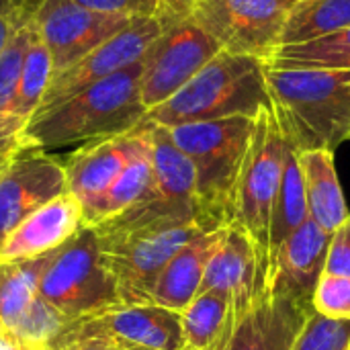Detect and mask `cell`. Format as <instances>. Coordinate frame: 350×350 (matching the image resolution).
I'll return each mask as SVG.
<instances>
[{"label": "cell", "mask_w": 350, "mask_h": 350, "mask_svg": "<svg viewBox=\"0 0 350 350\" xmlns=\"http://www.w3.org/2000/svg\"><path fill=\"white\" fill-rule=\"evenodd\" d=\"M90 228L121 304H152V291L164 267L195 236L203 234L193 217L154 201L135 203Z\"/></svg>", "instance_id": "obj_1"}, {"label": "cell", "mask_w": 350, "mask_h": 350, "mask_svg": "<svg viewBox=\"0 0 350 350\" xmlns=\"http://www.w3.org/2000/svg\"><path fill=\"white\" fill-rule=\"evenodd\" d=\"M139 78L142 64L137 62L49 109L37 111L23 131V150L49 152L135 129L148 115L139 94Z\"/></svg>", "instance_id": "obj_2"}, {"label": "cell", "mask_w": 350, "mask_h": 350, "mask_svg": "<svg viewBox=\"0 0 350 350\" xmlns=\"http://www.w3.org/2000/svg\"><path fill=\"white\" fill-rule=\"evenodd\" d=\"M267 82L287 139L299 150H330L350 139V68H271Z\"/></svg>", "instance_id": "obj_3"}, {"label": "cell", "mask_w": 350, "mask_h": 350, "mask_svg": "<svg viewBox=\"0 0 350 350\" xmlns=\"http://www.w3.org/2000/svg\"><path fill=\"white\" fill-rule=\"evenodd\" d=\"M269 105L267 64L219 51L176 94L148 111L146 119L162 127H176L226 117H254Z\"/></svg>", "instance_id": "obj_4"}, {"label": "cell", "mask_w": 350, "mask_h": 350, "mask_svg": "<svg viewBox=\"0 0 350 350\" xmlns=\"http://www.w3.org/2000/svg\"><path fill=\"white\" fill-rule=\"evenodd\" d=\"M254 117L166 127L172 142L191 158L197 172V221L203 232L234 224V201Z\"/></svg>", "instance_id": "obj_5"}, {"label": "cell", "mask_w": 350, "mask_h": 350, "mask_svg": "<svg viewBox=\"0 0 350 350\" xmlns=\"http://www.w3.org/2000/svg\"><path fill=\"white\" fill-rule=\"evenodd\" d=\"M287 148L289 139L271 103L254 115L234 201V224L248 234L267 260L271 213L281 185Z\"/></svg>", "instance_id": "obj_6"}, {"label": "cell", "mask_w": 350, "mask_h": 350, "mask_svg": "<svg viewBox=\"0 0 350 350\" xmlns=\"http://www.w3.org/2000/svg\"><path fill=\"white\" fill-rule=\"evenodd\" d=\"M39 293L70 320L121 304L115 281L100 260L90 226L84 224L51 254L41 275Z\"/></svg>", "instance_id": "obj_7"}, {"label": "cell", "mask_w": 350, "mask_h": 350, "mask_svg": "<svg viewBox=\"0 0 350 350\" xmlns=\"http://www.w3.org/2000/svg\"><path fill=\"white\" fill-rule=\"evenodd\" d=\"M301 0H191L189 16L221 51L269 64L281 49L291 10Z\"/></svg>", "instance_id": "obj_8"}, {"label": "cell", "mask_w": 350, "mask_h": 350, "mask_svg": "<svg viewBox=\"0 0 350 350\" xmlns=\"http://www.w3.org/2000/svg\"><path fill=\"white\" fill-rule=\"evenodd\" d=\"M160 18L162 31L139 62V94L148 111L176 94L211 57L221 51L189 14Z\"/></svg>", "instance_id": "obj_9"}, {"label": "cell", "mask_w": 350, "mask_h": 350, "mask_svg": "<svg viewBox=\"0 0 350 350\" xmlns=\"http://www.w3.org/2000/svg\"><path fill=\"white\" fill-rule=\"evenodd\" d=\"M8 18L12 23H29L37 31L49 53L53 76L68 70L133 21V16L90 10L72 0H33Z\"/></svg>", "instance_id": "obj_10"}, {"label": "cell", "mask_w": 350, "mask_h": 350, "mask_svg": "<svg viewBox=\"0 0 350 350\" xmlns=\"http://www.w3.org/2000/svg\"><path fill=\"white\" fill-rule=\"evenodd\" d=\"M105 338L123 350H187L180 316L156 304H115L72 320L59 340Z\"/></svg>", "instance_id": "obj_11"}, {"label": "cell", "mask_w": 350, "mask_h": 350, "mask_svg": "<svg viewBox=\"0 0 350 350\" xmlns=\"http://www.w3.org/2000/svg\"><path fill=\"white\" fill-rule=\"evenodd\" d=\"M160 31H162V18L158 14L133 18L123 31H119L105 43L88 51L68 70L55 74L37 111L49 109L66 100L68 96L76 94L78 90L142 62L146 49L152 45V41L158 37Z\"/></svg>", "instance_id": "obj_12"}, {"label": "cell", "mask_w": 350, "mask_h": 350, "mask_svg": "<svg viewBox=\"0 0 350 350\" xmlns=\"http://www.w3.org/2000/svg\"><path fill=\"white\" fill-rule=\"evenodd\" d=\"M312 312V301L277 293L267 283L244 314L230 318L226 332L209 350H293Z\"/></svg>", "instance_id": "obj_13"}, {"label": "cell", "mask_w": 350, "mask_h": 350, "mask_svg": "<svg viewBox=\"0 0 350 350\" xmlns=\"http://www.w3.org/2000/svg\"><path fill=\"white\" fill-rule=\"evenodd\" d=\"M64 162L25 148L0 168V242L35 209L66 193Z\"/></svg>", "instance_id": "obj_14"}, {"label": "cell", "mask_w": 350, "mask_h": 350, "mask_svg": "<svg viewBox=\"0 0 350 350\" xmlns=\"http://www.w3.org/2000/svg\"><path fill=\"white\" fill-rule=\"evenodd\" d=\"M269 260L258 252L248 234L236 224L221 230V238L211 252L201 291L211 289L228 295L232 316L244 314L267 287Z\"/></svg>", "instance_id": "obj_15"}, {"label": "cell", "mask_w": 350, "mask_h": 350, "mask_svg": "<svg viewBox=\"0 0 350 350\" xmlns=\"http://www.w3.org/2000/svg\"><path fill=\"white\" fill-rule=\"evenodd\" d=\"M139 125L121 135L86 142L64 162L66 187L82 205L84 224L123 170L137 142Z\"/></svg>", "instance_id": "obj_16"}, {"label": "cell", "mask_w": 350, "mask_h": 350, "mask_svg": "<svg viewBox=\"0 0 350 350\" xmlns=\"http://www.w3.org/2000/svg\"><path fill=\"white\" fill-rule=\"evenodd\" d=\"M82 226V205L66 191L29 213L0 242V260H25L51 254L59 250Z\"/></svg>", "instance_id": "obj_17"}, {"label": "cell", "mask_w": 350, "mask_h": 350, "mask_svg": "<svg viewBox=\"0 0 350 350\" xmlns=\"http://www.w3.org/2000/svg\"><path fill=\"white\" fill-rule=\"evenodd\" d=\"M332 234L308 219L271 256L267 283L273 291L312 301L324 273Z\"/></svg>", "instance_id": "obj_18"}, {"label": "cell", "mask_w": 350, "mask_h": 350, "mask_svg": "<svg viewBox=\"0 0 350 350\" xmlns=\"http://www.w3.org/2000/svg\"><path fill=\"white\" fill-rule=\"evenodd\" d=\"M148 123L152 139V187L144 201H154L170 211L189 215L197 221L195 166L191 158L172 142L166 127L156 125L152 121Z\"/></svg>", "instance_id": "obj_19"}, {"label": "cell", "mask_w": 350, "mask_h": 350, "mask_svg": "<svg viewBox=\"0 0 350 350\" xmlns=\"http://www.w3.org/2000/svg\"><path fill=\"white\" fill-rule=\"evenodd\" d=\"M221 230L195 236L172 256L154 285L152 304L180 314L195 299V295L201 291L207 260L221 238Z\"/></svg>", "instance_id": "obj_20"}, {"label": "cell", "mask_w": 350, "mask_h": 350, "mask_svg": "<svg viewBox=\"0 0 350 350\" xmlns=\"http://www.w3.org/2000/svg\"><path fill=\"white\" fill-rule=\"evenodd\" d=\"M299 166L306 185L310 219L324 232L334 234L350 215L334 164V152H299Z\"/></svg>", "instance_id": "obj_21"}, {"label": "cell", "mask_w": 350, "mask_h": 350, "mask_svg": "<svg viewBox=\"0 0 350 350\" xmlns=\"http://www.w3.org/2000/svg\"><path fill=\"white\" fill-rule=\"evenodd\" d=\"M150 187H152V139H150V123L144 119L139 125L137 142L123 170L115 178L107 195L100 199L92 215L86 219V226L105 221L113 215L123 213L135 203H142L148 197Z\"/></svg>", "instance_id": "obj_22"}, {"label": "cell", "mask_w": 350, "mask_h": 350, "mask_svg": "<svg viewBox=\"0 0 350 350\" xmlns=\"http://www.w3.org/2000/svg\"><path fill=\"white\" fill-rule=\"evenodd\" d=\"M310 219L308 197L304 174L299 166V150L289 142L281 185L275 197L273 213H271V230H269V256L306 221Z\"/></svg>", "instance_id": "obj_23"}, {"label": "cell", "mask_w": 350, "mask_h": 350, "mask_svg": "<svg viewBox=\"0 0 350 350\" xmlns=\"http://www.w3.org/2000/svg\"><path fill=\"white\" fill-rule=\"evenodd\" d=\"M51 254L25 260H0V328L10 330L39 295L41 275Z\"/></svg>", "instance_id": "obj_24"}, {"label": "cell", "mask_w": 350, "mask_h": 350, "mask_svg": "<svg viewBox=\"0 0 350 350\" xmlns=\"http://www.w3.org/2000/svg\"><path fill=\"white\" fill-rule=\"evenodd\" d=\"M187 350H209L226 332L232 318V304L228 295L203 289L178 314Z\"/></svg>", "instance_id": "obj_25"}, {"label": "cell", "mask_w": 350, "mask_h": 350, "mask_svg": "<svg viewBox=\"0 0 350 350\" xmlns=\"http://www.w3.org/2000/svg\"><path fill=\"white\" fill-rule=\"evenodd\" d=\"M350 25V0H301L289 14L283 45L306 43Z\"/></svg>", "instance_id": "obj_26"}, {"label": "cell", "mask_w": 350, "mask_h": 350, "mask_svg": "<svg viewBox=\"0 0 350 350\" xmlns=\"http://www.w3.org/2000/svg\"><path fill=\"white\" fill-rule=\"evenodd\" d=\"M267 66L347 70L350 68V25L306 43L283 45Z\"/></svg>", "instance_id": "obj_27"}, {"label": "cell", "mask_w": 350, "mask_h": 350, "mask_svg": "<svg viewBox=\"0 0 350 350\" xmlns=\"http://www.w3.org/2000/svg\"><path fill=\"white\" fill-rule=\"evenodd\" d=\"M29 25V23H27ZM53 78V68L49 53L37 35V31L31 27V39L25 51L23 59V70L18 78V88L14 96V107H12V117L25 131L29 119L35 115L39 105L43 103V96L47 92V86Z\"/></svg>", "instance_id": "obj_28"}, {"label": "cell", "mask_w": 350, "mask_h": 350, "mask_svg": "<svg viewBox=\"0 0 350 350\" xmlns=\"http://www.w3.org/2000/svg\"><path fill=\"white\" fill-rule=\"evenodd\" d=\"M70 318L64 316L57 308H53L41 293L31 301L27 312L18 318V322L10 328L18 336H23L29 342L43 345V347H53L59 336L66 332L70 326Z\"/></svg>", "instance_id": "obj_29"}, {"label": "cell", "mask_w": 350, "mask_h": 350, "mask_svg": "<svg viewBox=\"0 0 350 350\" xmlns=\"http://www.w3.org/2000/svg\"><path fill=\"white\" fill-rule=\"evenodd\" d=\"M350 345V320H328L310 314L293 350H347Z\"/></svg>", "instance_id": "obj_30"}, {"label": "cell", "mask_w": 350, "mask_h": 350, "mask_svg": "<svg viewBox=\"0 0 350 350\" xmlns=\"http://www.w3.org/2000/svg\"><path fill=\"white\" fill-rule=\"evenodd\" d=\"M312 308L328 320H350V277L322 273L312 295Z\"/></svg>", "instance_id": "obj_31"}, {"label": "cell", "mask_w": 350, "mask_h": 350, "mask_svg": "<svg viewBox=\"0 0 350 350\" xmlns=\"http://www.w3.org/2000/svg\"><path fill=\"white\" fill-rule=\"evenodd\" d=\"M33 0H0V8L12 16L29 6ZM84 8L123 16H156L160 12V0H72Z\"/></svg>", "instance_id": "obj_32"}, {"label": "cell", "mask_w": 350, "mask_h": 350, "mask_svg": "<svg viewBox=\"0 0 350 350\" xmlns=\"http://www.w3.org/2000/svg\"><path fill=\"white\" fill-rule=\"evenodd\" d=\"M324 273L350 277V215L330 238Z\"/></svg>", "instance_id": "obj_33"}, {"label": "cell", "mask_w": 350, "mask_h": 350, "mask_svg": "<svg viewBox=\"0 0 350 350\" xmlns=\"http://www.w3.org/2000/svg\"><path fill=\"white\" fill-rule=\"evenodd\" d=\"M51 350H123L105 338H74L57 345Z\"/></svg>", "instance_id": "obj_34"}, {"label": "cell", "mask_w": 350, "mask_h": 350, "mask_svg": "<svg viewBox=\"0 0 350 350\" xmlns=\"http://www.w3.org/2000/svg\"><path fill=\"white\" fill-rule=\"evenodd\" d=\"M0 350H51L43 345H35L18 336L16 332L8 328H0Z\"/></svg>", "instance_id": "obj_35"}, {"label": "cell", "mask_w": 350, "mask_h": 350, "mask_svg": "<svg viewBox=\"0 0 350 350\" xmlns=\"http://www.w3.org/2000/svg\"><path fill=\"white\" fill-rule=\"evenodd\" d=\"M191 0H160V12L158 16H176V14H189Z\"/></svg>", "instance_id": "obj_36"}, {"label": "cell", "mask_w": 350, "mask_h": 350, "mask_svg": "<svg viewBox=\"0 0 350 350\" xmlns=\"http://www.w3.org/2000/svg\"><path fill=\"white\" fill-rule=\"evenodd\" d=\"M10 31H12V21L8 18V14L0 8V53L10 37Z\"/></svg>", "instance_id": "obj_37"}, {"label": "cell", "mask_w": 350, "mask_h": 350, "mask_svg": "<svg viewBox=\"0 0 350 350\" xmlns=\"http://www.w3.org/2000/svg\"><path fill=\"white\" fill-rule=\"evenodd\" d=\"M347 350H350V345H349V349H347Z\"/></svg>", "instance_id": "obj_38"}]
</instances>
